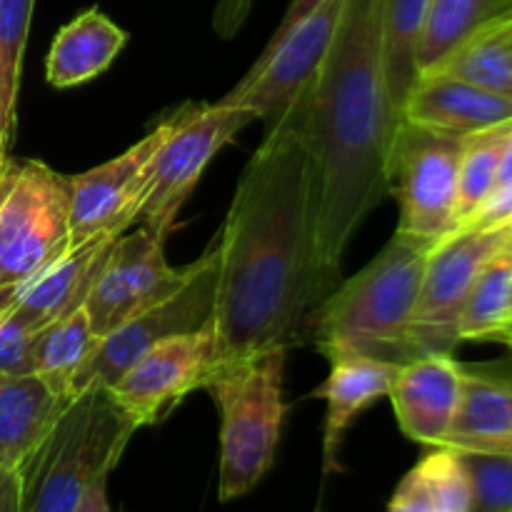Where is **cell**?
<instances>
[{
    "label": "cell",
    "instance_id": "cell-38",
    "mask_svg": "<svg viewBox=\"0 0 512 512\" xmlns=\"http://www.w3.org/2000/svg\"><path fill=\"white\" fill-rule=\"evenodd\" d=\"M495 340H500V343H505V345H508V348L512 350V328L503 330V333H500L498 338H495Z\"/></svg>",
    "mask_w": 512,
    "mask_h": 512
},
{
    "label": "cell",
    "instance_id": "cell-16",
    "mask_svg": "<svg viewBox=\"0 0 512 512\" xmlns=\"http://www.w3.org/2000/svg\"><path fill=\"white\" fill-rule=\"evenodd\" d=\"M400 120L468 138L512 120V98L455 75L423 70L405 98Z\"/></svg>",
    "mask_w": 512,
    "mask_h": 512
},
{
    "label": "cell",
    "instance_id": "cell-37",
    "mask_svg": "<svg viewBox=\"0 0 512 512\" xmlns=\"http://www.w3.org/2000/svg\"><path fill=\"white\" fill-rule=\"evenodd\" d=\"M8 145H10V140H5L3 135H0V165H3L5 158H8Z\"/></svg>",
    "mask_w": 512,
    "mask_h": 512
},
{
    "label": "cell",
    "instance_id": "cell-17",
    "mask_svg": "<svg viewBox=\"0 0 512 512\" xmlns=\"http://www.w3.org/2000/svg\"><path fill=\"white\" fill-rule=\"evenodd\" d=\"M328 360V378L313 393L328 405L323 430L325 473L338 468L340 443L355 418L378 400L388 398L400 370V363H388V360L368 358V355H333Z\"/></svg>",
    "mask_w": 512,
    "mask_h": 512
},
{
    "label": "cell",
    "instance_id": "cell-18",
    "mask_svg": "<svg viewBox=\"0 0 512 512\" xmlns=\"http://www.w3.org/2000/svg\"><path fill=\"white\" fill-rule=\"evenodd\" d=\"M70 400L38 373H0V465L23 468Z\"/></svg>",
    "mask_w": 512,
    "mask_h": 512
},
{
    "label": "cell",
    "instance_id": "cell-32",
    "mask_svg": "<svg viewBox=\"0 0 512 512\" xmlns=\"http://www.w3.org/2000/svg\"><path fill=\"white\" fill-rule=\"evenodd\" d=\"M388 512H438V508H435V503L430 500L420 475L415 473V470H410V473L400 480L398 490H395L393 500H390Z\"/></svg>",
    "mask_w": 512,
    "mask_h": 512
},
{
    "label": "cell",
    "instance_id": "cell-14",
    "mask_svg": "<svg viewBox=\"0 0 512 512\" xmlns=\"http://www.w3.org/2000/svg\"><path fill=\"white\" fill-rule=\"evenodd\" d=\"M113 240V235H98L70 243V248L43 270L15 288L0 290V305H5L33 333L73 313L85 305Z\"/></svg>",
    "mask_w": 512,
    "mask_h": 512
},
{
    "label": "cell",
    "instance_id": "cell-8",
    "mask_svg": "<svg viewBox=\"0 0 512 512\" xmlns=\"http://www.w3.org/2000/svg\"><path fill=\"white\" fill-rule=\"evenodd\" d=\"M463 143L460 135L400 120L390 148V193L400 205L395 233L430 243L453 233Z\"/></svg>",
    "mask_w": 512,
    "mask_h": 512
},
{
    "label": "cell",
    "instance_id": "cell-25",
    "mask_svg": "<svg viewBox=\"0 0 512 512\" xmlns=\"http://www.w3.org/2000/svg\"><path fill=\"white\" fill-rule=\"evenodd\" d=\"M512 293V243L505 245L483 268L460 315L458 335L463 340H495L508 330Z\"/></svg>",
    "mask_w": 512,
    "mask_h": 512
},
{
    "label": "cell",
    "instance_id": "cell-1",
    "mask_svg": "<svg viewBox=\"0 0 512 512\" xmlns=\"http://www.w3.org/2000/svg\"><path fill=\"white\" fill-rule=\"evenodd\" d=\"M215 245L218 365L303 343L315 308L338 285L320 258V178L303 95L240 173Z\"/></svg>",
    "mask_w": 512,
    "mask_h": 512
},
{
    "label": "cell",
    "instance_id": "cell-31",
    "mask_svg": "<svg viewBox=\"0 0 512 512\" xmlns=\"http://www.w3.org/2000/svg\"><path fill=\"white\" fill-rule=\"evenodd\" d=\"M505 225H512V183L498 185L458 230H495Z\"/></svg>",
    "mask_w": 512,
    "mask_h": 512
},
{
    "label": "cell",
    "instance_id": "cell-20",
    "mask_svg": "<svg viewBox=\"0 0 512 512\" xmlns=\"http://www.w3.org/2000/svg\"><path fill=\"white\" fill-rule=\"evenodd\" d=\"M443 445L480 453H512V380L465 368L458 413Z\"/></svg>",
    "mask_w": 512,
    "mask_h": 512
},
{
    "label": "cell",
    "instance_id": "cell-27",
    "mask_svg": "<svg viewBox=\"0 0 512 512\" xmlns=\"http://www.w3.org/2000/svg\"><path fill=\"white\" fill-rule=\"evenodd\" d=\"M413 470L423 480L438 512H470L473 493H470V478L458 450L438 445Z\"/></svg>",
    "mask_w": 512,
    "mask_h": 512
},
{
    "label": "cell",
    "instance_id": "cell-33",
    "mask_svg": "<svg viewBox=\"0 0 512 512\" xmlns=\"http://www.w3.org/2000/svg\"><path fill=\"white\" fill-rule=\"evenodd\" d=\"M255 0H220L213 10V30L223 40L235 38L248 20Z\"/></svg>",
    "mask_w": 512,
    "mask_h": 512
},
{
    "label": "cell",
    "instance_id": "cell-35",
    "mask_svg": "<svg viewBox=\"0 0 512 512\" xmlns=\"http://www.w3.org/2000/svg\"><path fill=\"white\" fill-rule=\"evenodd\" d=\"M73 512H113L108 503V480H98V483L80 498L78 508Z\"/></svg>",
    "mask_w": 512,
    "mask_h": 512
},
{
    "label": "cell",
    "instance_id": "cell-29",
    "mask_svg": "<svg viewBox=\"0 0 512 512\" xmlns=\"http://www.w3.org/2000/svg\"><path fill=\"white\" fill-rule=\"evenodd\" d=\"M35 0H0V60L10 88L18 93Z\"/></svg>",
    "mask_w": 512,
    "mask_h": 512
},
{
    "label": "cell",
    "instance_id": "cell-15",
    "mask_svg": "<svg viewBox=\"0 0 512 512\" xmlns=\"http://www.w3.org/2000/svg\"><path fill=\"white\" fill-rule=\"evenodd\" d=\"M463 370L453 355H418L400 365L388 398L400 430L420 445L445 443L458 413Z\"/></svg>",
    "mask_w": 512,
    "mask_h": 512
},
{
    "label": "cell",
    "instance_id": "cell-30",
    "mask_svg": "<svg viewBox=\"0 0 512 512\" xmlns=\"http://www.w3.org/2000/svg\"><path fill=\"white\" fill-rule=\"evenodd\" d=\"M35 333L0 305V373H33L30 350Z\"/></svg>",
    "mask_w": 512,
    "mask_h": 512
},
{
    "label": "cell",
    "instance_id": "cell-19",
    "mask_svg": "<svg viewBox=\"0 0 512 512\" xmlns=\"http://www.w3.org/2000/svg\"><path fill=\"white\" fill-rule=\"evenodd\" d=\"M128 33L100 8H88L58 30L45 58V78L53 88H75L113 65Z\"/></svg>",
    "mask_w": 512,
    "mask_h": 512
},
{
    "label": "cell",
    "instance_id": "cell-34",
    "mask_svg": "<svg viewBox=\"0 0 512 512\" xmlns=\"http://www.w3.org/2000/svg\"><path fill=\"white\" fill-rule=\"evenodd\" d=\"M20 503H23L20 470L0 465V512H20Z\"/></svg>",
    "mask_w": 512,
    "mask_h": 512
},
{
    "label": "cell",
    "instance_id": "cell-4",
    "mask_svg": "<svg viewBox=\"0 0 512 512\" xmlns=\"http://www.w3.org/2000/svg\"><path fill=\"white\" fill-rule=\"evenodd\" d=\"M135 433L110 388L80 390L20 468V512H73L98 480H108Z\"/></svg>",
    "mask_w": 512,
    "mask_h": 512
},
{
    "label": "cell",
    "instance_id": "cell-5",
    "mask_svg": "<svg viewBox=\"0 0 512 512\" xmlns=\"http://www.w3.org/2000/svg\"><path fill=\"white\" fill-rule=\"evenodd\" d=\"M288 348L218 365L205 385L220 410V500L250 493L273 468L288 405Z\"/></svg>",
    "mask_w": 512,
    "mask_h": 512
},
{
    "label": "cell",
    "instance_id": "cell-12",
    "mask_svg": "<svg viewBox=\"0 0 512 512\" xmlns=\"http://www.w3.org/2000/svg\"><path fill=\"white\" fill-rule=\"evenodd\" d=\"M193 273V263L173 268L165 260V240L133 225L113 240L93 288L85 298V313L95 335L103 338L140 310L168 298Z\"/></svg>",
    "mask_w": 512,
    "mask_h": 512
},
{
    "label": "cell",
    "instance_id": "cell-3",
    "mask_svg": "<svg viewBox=\"0 0 512 512\" xmlns=\"http://www.w3.org/2000/svg\"><path fill=\"white\" fill-rule=\"evenodd\" d=\"M433 245L395 233L360 273L335 285L308 325L320 353L368 355L400 365L413 360L410 330Z\"/></svg>",
    "mask_w": 512,
    "mask_h": 512
},
{
    "label": "cell",
    "instance_id": "cell-7",
    "mask_svg": "<svg viewBox=\"0 0 512 512\" xmlns=\"http://www.w3.org/2000/svg\"><path fill=\"white\" fill-rule=\"evenodd\" d=\"M258 115L240 105L185 103V113L153 158L135 225L168 240L175 220L210 160Z\"/></svg>",
    "mask_w": 512,
    "mask_h": 512
},
{
    "label": "cell",
    "instance_id": "cell-36",
    "mask_svg": "<svg viewBox=\"0 0 512 512\" xmlns=\"http://www.w3.org/2000/svg\"><path fill=\"white\" fill-rule=\"evenodd\" d=\"M505 183H512V135H510L508 145H505V150H503V160H500L498 183H495V188H498V185H505Z\"/></svg>",
    "mask_w": 512,
    "mask_h": 512
},
{
    "label": "cell",
    "instance_id": "cell-26",
    "mask_svg": "<svg viewBox=\"0 0 512 512\" xmlns=\"http://www.w3.org/2000/svg\"><path fill=\"white\" fill-rule=\"evenodd\" d=\"M512 135V120L495 128L480 130L465 138L458 170V205H455V230L483 205L498 183L500 160Z\"/></svg>",
    "mask_w": 512,
    "mask_h": 512
},
{
    "label": "cell",
    "instance_id": "cell-10",
    "mask_svg": "<svg viewBox=\"0 0 512 512\" xmlns=\"http://www.w3.org/2000/svg\"><path fill=\"white\" fill-rule=\"evenodd\" d=\"M512 243V225L495 230H455L433 245L425 263L410 345L413 355H453L468 295L485 265Z\"/></svg>",
    "mask_w": 512,
    "mask_h": 512
},
{
    "label": "cell",
    "instance_id": "cell-21",
    "mask_svg": "<svg viewBox=\"0 0 512 512\" xmlns=\"http://www.w3.org/2000/svg\"><path fill=\"white\" fill-rule=\"evenodd\" d=\"M85 305L35 333L30 363L33 373L48 380L65 398H75V380L98 348Z\"/></svg>",
    "mask_w": 512,
    "mask_h": 512
},
{
    "label": "cell",
    "instance_id": "cell-11",
    "mask_svg": "<svg viewBox=\"0 0 512 512\" xmlns=\"http://www.w3.org/2000/svg\"><path fill=\"white\" fill-rule=\"evenodd\" d=\"M185 105L158 120L153 130L130 145L125 153L108 163L90 168L70 178V238L73 243L98 235H123L138 220L145 190L150 183L153 158L175 125L180 123Z\"/></svg>",
    "mask_w": 512,
    "mask_h": 512
},
{
    "label": "cell",
    "instance_id": "cell-9",
    "mask_svg": "<svg viewBox=\"0 0 512 512\" xmlns=\"http://www.w3.org/2000/svg\"><path fill=\"white\" fill-rule=\"evenodd\" d=\"M215 290H218V245L213 240L210 248L193 263L190 278L175 293L140 310L138 315L98 340L93 358L75 380V395L90 385L110 388L153 345L213 325Z\"/></svg>",
    "mask_w": 512,
    "mask_h": 512
},
{
    "label": "cell",
    "instance_id": "cell-13",
    "mask_svg": "<svg viewBox=\"0 0 512 512\" xmlns=\"http://www.w3.org/2000/svg\"><path fill=\"white\" fill-rule=\"evenodd\" d=\"M218 368L213 325L198 333L175 335L153 345L110 385L115 403L130 415L135 425H158L188 398L203 388Z\"/></svg>",
    "mask_w": 512,
    "mask_h": 512
},
{
    "label": "cell",
    "instance_id": "cell-22",
    "mask_svg": "<svg viewBox=\"0 0 512 512\" xmlns=\"http://www.w3.org/2000/svg\"><path fill=\"white\" fill-rule=\"evenodd\" d=\"M512 98V18L483 25L433 68Z\"/></svg>",
    "mask_w": 512,
    "mask_h": 512
},
{
    "label": "cell",
    "instance_id": "cell-39",
    "mask_svg": "<svg viewBox=\"0 0 512 512\" xmlns=\"http://www.w3.org/2000/svg\"><path fill=\"white\" fill-rule=\"evenodd\" d=\"M508 328H512V293H510V313H508Z\"/></svg>",
    "mask_w": 512,
    "mask_h": 512
},
{
    "label": "cell",
    "instance_id": "cell-24",
    "mask_svg": "<svg viewBox=\"0 0 512 512\" xmlns=\"http://www.w3.org/2000/svg\"><path fill=\"white\" fill-rule=\"evenodd\" d=\"M503 18H512V0H433L415 53L418 70L433 68L468 35Z\"/></svg>",
    "mask_w": 512,
    "mask_h": 512
},
{
    "label": "cell",
    "instance_id": "cell-6",
    "mask_svg": "<svg viewBox=\"0 0 512 512\" xmlns=\"http://www.w3.org/2000/svg\"><path fill=\"white\" fill-rule=\"evenodd\" d=\"M70 243V178L8 155L0 165V290L43 270Z\"/></svg>",
    "mask_w": 512,
    "mask_h": 512
},
{
    "label": "cell",
    "instance_id": "cell-23",
    "mask_svg": "<svg viewBox=\"0 0 512 512\" xmlns=\"http://www.w3.org/2000/svg\"><path fill=\"white\" fill-rule=\"evenodd\" d=\"M433 0H385L383 3V63L390 103L395 115L403 113L405 98L418 80L420 35L428 20Z\"/></svg>",
    "mask_w": 512,
    "mask_h": 512
},
{
    "label": "cell",
    "instance_id": "cell-28",
    "mask_svg": "<svg viewBox=\"0 0 512 512\" xmlns=\"http://www.w3.org/2000/svg\"><path fill=\"white\" fill-rule=\"evenodd\" d=\"M458 455L470 478V512H512V453L458 450Z\"/></svg>",
    "mask_w": 512,
    "mask_h": 512
},
{
    "label": "cell",
    "instance_id": "cell-2",
    "mask_svg": "<svg viewBox=\"0 0 512 512\" xmlns=\"http://www.w3.org/2000/svg\"><path fill=\"white\" fill-rule=\"evenodd\" d=\"M383 3L345 0L333 43L303 93L320 178V258L335 278L353 235L390 195L400 118L385 80Z\"/></svg>",
    "mask_w": 512,
    "mask_h": 512
}]
</instances>
